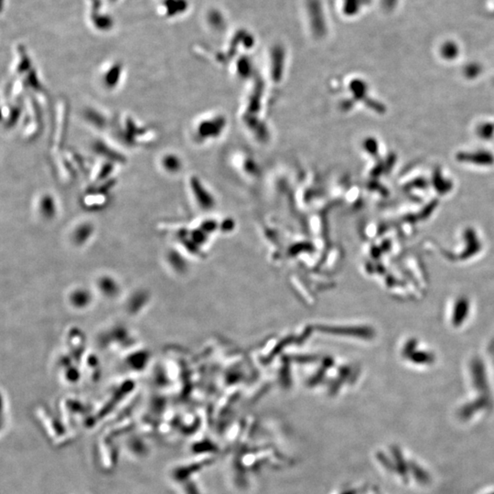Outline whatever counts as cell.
Segmentation results:
<instances>
[{"label": "cell", "mask_w": 494, "mask_h": 494, "mask_svg": "<svg viewBox=\"0 0 494 494\" xmlns=\"http://www.w3.org/2000/svg\"><path fill=\"white\" fill-rule=\"evenodd\" d=\"M309 15L311 28L314 32H323L326 29V18L323 8L318 0H311L309 2Z\"/></svg>", "instance_id": "1"}]
</instances>
